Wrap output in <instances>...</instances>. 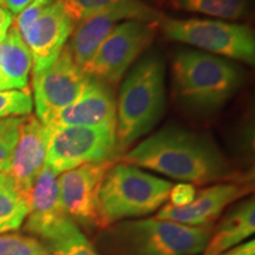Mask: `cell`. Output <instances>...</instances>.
Here are the masks:
<instances>
[{
	"mask_svg": "<svg viewBox=\"0 0 255 255\" xmlns=\"http://www.w3.org/2000/svg\"><path fill=\"white\" fill-rule=\"evenodd\" d=\"M121 162L193 186L231 180L234 174L213 139L176 127L152 133L123 154Z\"/></svg>",
	"mask_w": 255,
	"mask_h": 255,
	"instance_id": "obj_1",
	"label": "cell"
},
{
	"mask_svg": "<svg viewBox=\"0 0 255 255\" xmlns=\"http://www.w3.org/2000/svg\"><path fill=\"white\" fill-rule=\"evenodd\" d=\"M71 222L72 219L66 214L60 201L58 175L44 165L31 189L25 231L46 244Z\"/></svg>",
	"mask_w": 255,
	"mask_h": 255,
	"instance_id": "obj_12",
	"label": "cell"
},
{
	"mask_svg": "<svg viewBox=\"0 0 255 255\" xmlns=\"http://www.w3.org/2000/svg\"><path fill=\"white\" fill-rule=\"evenodd\" d=\"M161 18L162 15L158 11L146 5L142 0H123L111 8L78 21L66 47L75 63L84 71L94 58L102 41L117 25L128 20H141L156 24Z\"/></svg>",
	"mask_w": 255,
	"mask_h": 255,
	"instance_id": "obj_10",
	"label": "cell"
},
{
	"mask_svg": "<svg viewBox=\"0 0 255 255\" xmlns=\"http://www.w3.org/2000/svg\"><path fill=\"white\" fill-rule=\"evenodd\" d=\"M34 1L38 2V4L43 5V6H46V5H50V4H52V2L57 1V0H34Z\"/></svg>",
	"mask_w": 255,
	"mask_h": 255,
	"instance_id": "obj_31",
	"label": "cell"
},
{
	"mask_svg": "<svg viewBox=\"0 0 255 255\" xmlns=\"http://www.w3.org/2000/svg\"><path fill=\"white\" fill-rule=\"evenodd\" d=\"M174 184L141 168L114 163L98 193L101 228L126 219L152 214L167 202Z\"/></svg>",
	"mask_w": 255,
	"mask_h": 255,
	"instance_id": "obj_5",
	"label": "cell"
},
{
	"mask_svg": "<svg viewBox=\"0 0 255 255\" xmlns=\"http://www.w3.org/2000/svg\"><path fill=\"white\" fill-rule=\"evenodd\" d=\"M32 108L33 98L27 90L0 91V120L28 116Z\"/></svg>",
	"mask_w": 255,
	"mask_h": 255,
	"instance_id": "obj_24",
	"label": "cell"
},
{
	"mask_svg": "<svg viewBox=\"0 0 255 255\" xmlns=\"http://www.w3.org/2000/svg\"><path fill=\"white\" fill-rule=\"evenodd\" d=\"M165 69L161 57H144L130 71L116 102V151L121 155L148 133L165 109Z\"/></svg>",
	"mask_w": 255,
	"mask_h": 255,
	"instance_id": "obj_2",
	"label": "cell"
},
{
	"mask_svg": "<svg viewBox=\"0 0 255 255\" xmlns=\"http://www.w3.org/2000/svg\"><path fill=\"white\" fill-rule=\"evenodd\" d=\"M175 2L183 11L227 20L244 18L250 9V0H175Z\"/></svg>",
	"mask_w": 255,
	"mask_h": 255,
	"instance_id": "obj_20",
	"label": "cell"
},
{
	"mask_svg": "<svg viewBox=\"0 0 255 255\" xmlns=\"http://www.w3.org/2000/svg\"><path fill=\"white\" fill-rule=\"evenodd\" d=\"M159 26L169 39L188 44L203 52L253 65L255 36L250 26L209 19H159Z\"/></svg>",
	"mask_w": 255,
	"mask_h": 255,
	"instance_id": "obj_6",
	"label": "cell"
},
{
	"mask_svg": "<svg viewBox=\"0 0 255 255\" xmlns=\"http://www.w3.org/2000/svg\"><path fill=\"white\" fill-rule=\"evenodd\" d=\"M28 201L7 171L0 173V234L18 231L28 214Z\"/></svg>",
	"mask_w": 255,
	"mask_h": 255,
	"instance_id": "obj_19",
	"label": "cell"
},
{
	"mask_svg": "<svg viewBox=\"0 0 255 255\" xmlns=\"http://www.w3.org/2000/svg\"><path fill=\"white\" fill-rule=\"evenodd\" d=\"M32 66L30 50L12 24L0 41V79L7 90H27Z\"/></svg>",
	"mask_w": 255,
	"mask_h": 255,
	"instance_id": "obj_18",
	"label": "cell"
},
{
	"mask_svg": "<svg viewBox=\"0 0 255 255\" xmlns=\"http://www.w3.org/2000/svg\"><path fill=\"white\" fill-rule=\"evenodd\" d=\"M173 75L178 98L200 114H212L222 108L244 83V73L237 64L195 50L177 53Z\"/></svg>",
	"mask_w": 255,
	"mask_h": 255,
	"instance_id": "obj_3",
	"label": "cell"
},
{
	"mask_svg": "<svg viewBox=\"0 0 255 255\" xmlns=\"http://www.w3.org/2000/svg\"><path fill=\"white\" fill-rule=\"evenodd\" d=\"M212 233V225L142 219L119 223L105 238L115 255H199L205 252Z\"/></svg>",
	"mask_w": 255,
	"mask_h": 255,
	"instance_id": "obj_4",
	"label": "cell"
},
{
	"mask_svg": "<svg viewBox=\"0 0 255 255\" xmlns=\"http://www.w3.org/2000/svg\"><path fill=\"white\" fill-rule=\"evenodd\" d=\"M43 8H44L43 5L33 1L32 4L28 5L27 7H25L20 13H18L13 25L18 28L19 33L21 34L23 32L26 31L27 28L30 27L38 18H39L41 12H43Z\"/></svg>",
	"mask_w": 255,
	"mask_h": 255,
	"instance_id": "obj_27",
	"label": "cell"
},
{
	"mask_svg": "<svg viewBox=\"0 0 255 255\" xmlns=\"http://www.w3.org/2000/svg\"><path fill=\"white\" fill-rule=\"evenodd\" d=\"M44 246L49 251V255H100L73 221Z\"/></svg>",
	"mask_w": 255,
	"mask_h": 255,
	"instance_id": "obj_21",
	"label": "cell"
},
{
	"mask_svg": "<svg viewBox=\"0 0 255 255\" xmlns=\"http://www.w3.org/2000/svg\"><path fill=\"white\" fill-rule=\"evenodd\" d=\"M154 37L155 24L123 21L102 41L84 72L108 85L120 82L131 64L148 49Z\"/></svg>",
	"mask_w": 255,
	"mask_h": 255,
	"instance_id": "obj_8",
	"label": "cell"
},
{
	"mask_svg": "<svg viewBox=\"0 0 255 255\" xmlns=\"http://www.w3.org/2000/svg\"><path fill=\"white\" fill-rule=\"evenodd\" d=\"M221 255H255V241L252 239L246 242H241Z\"/></svg>",
	"mask_w": 255,
	"mask_h": 255,
	"instance_id": "obj_29",
	"label": "cell"
},
{
	"mask_svg": "<svg viewBox=\"0 0 255 255\" xmlns=\"http://www.w3.org/2000/svg\"><path fill=\"white\" fill-rule=\"evenodd\" d=\"M34 0H0V7L7 9L9 13L18 14Z\"/></svg>",
	"mask_w": 255,
	"mask_h": 255,
	"instance_id": "obj_28",
	"label": "cell"
},
{
	"mask_svg": "<svg viewBox=\"0 0 255 255\" xmlns=\"http://www.w3.org/2000/svg\"><path fill=\"white\" fill-rule=\"evenodd\" d=\"M76 23L98 12L105 11L123 0H59Z\"/></svg>",
	"mask_w": 255,
	"mask_h": 255,
	"instance_id": "obj_25",
	"label": "cell"
},
{
	"mask_svg": "<svg viewBox=\"0 0 255 255\" xmlns=\"http://www.w3.org/2000/svg\"><path fill=\"white\" fill-rule=\"evenodd\" d=\"M50 132L49 127L30 115L21 124L17 146L6 171L28 196L34 181L45 165Z\"/></svg>",
	"mask_w": 255,
	"mask_h": 255,
	"instance_id": "obj_16",
	"label": "cell"
},
{
	"mask_svg": "<svg viewBox=\"0 0 255 255\" xmlns=\"http://www.w3.org/2000/svg\"><path fill=\"white\" fill-rule=\"evenodd\" d=\"M4 90H7V88H6V85L2 83L1 79H0V91H4Z\"/></svg>",
	"mask_w": 255,
	"mask_h": 255,
	"instance_id": "obj_32",
	"label": "cell"
},
{
	"mask_svg": "<svg viewBox=\"0 0 255 255\" xmlns=\"http://www.w3.org/2000/svg\"><path fill=\"white\" fill-rule=\"evenodd\" d=\"M114 161L89 163L64 171L58 177L59 196L66 214L83 227L101 228L98 193Z\"/></svg>",
	"mask_w": 255,
	"mask_h": 255,
	"instance_id": "obj_11",
	"label": "cell"
},
{
	"mask_svg": "<svg viewBox=\"0 0 255 255\" xmlns=\"http://www.w3.org/2000/svg\"><path fill=\"white\" fill-rule=\"evenodd\" d=\"M50 130L45 165L56 175L119 157L116 133L111 128L59 127Z\"/></svg>",
	"mask_w": 255,
	"mask_h": 255,
	"instance_id": "obj_7",
	"label": "cell"
},
{
	"mask_svg": "<svg viewBox=\"0 0 255 255\" xmlns=\"http://www.w3.org/2000/svg\"><path fill=\"white\" fill-rule=\"evenodd\" d=\"M75 25L76 21L59 0L44 6L39 18L21 33L31 52L33 72L41 71L55 62L68 44Z\"/></svg>",
	"mask_w": 255,
	"mask_h": 255,
	"instance_id": "obj_13",
	"label": "cell"
},
{
	"mask_svg": "<svg viewBox=\"0 0 255 255\" xmlns=\"http://www.w3.org/2000/svg\"><path fill=\"white\" fill-rule=\"evenodd\" d=\"M251 186L242 182H221L196 193L193 202L184 207L165 205L156 219L169 220L187 226H208L215 221L226 207L247 195Z\"/></svg>",
	"mask_w": 255,
	"mask_h": 255,
	"instance_id": "obj_15",
	"label": "cell"
},
{
	"mask_svg": "<svg viewBox=\"0 0 255 255\" xmlns=\"http://www.w3.org/2000/svg\"><path fill=\"white\" fill-rule=\"evenodd\" d=\"M6 36V34H0V41H1L2 39H4V37Z\"/></svg>",
	"mask_w": 255,
	"mask_h": 255,
	"instance_id": "obj_33",
	"label": "cell"
},
{
	"mask_svg": "<svg viewBox=\"0 0 255 255\" xmlns=\"http://www.w3.org/2000/svg\"><path fill=\"white\" fill-rule=\"evenodd\" d=\"M12 24H13V14L9 13L7 9L0 7V34L7 33Z\"/></svg>",
	"mask_w": 255,
	"mask_h": 255,
	"instance_id": "obj_30",
	"label": "cell"
},
{
	"mask_svg": "<svg viewBox=\"0 0 255 255\" xmlns=\"http://www.w3.org/2000/svg\"><path fill=\"white\" fill-rule=\"evenodd\" d=\"M255 232V202L248 199L234 207L213 231L203 255H221L250 239Z\"/></svg>",
	"mask_w": 255,
	"mask_h": 255,
	"instance_id": "obj_17",
	"label": "cell"
},
{
	"mask_svg": "<svg viewBox=\"0 0 255 255\" xmlns=\"http://www.w3.org/2000/svg\"><path fill=\"white\" fill-rule=\"evenodd\" d=\"M59 127L111 128L116 130V98L110 85L89 77L77 100L60 111L49 128Z\"/></svg>",
	"mask_w": 255,
	"mask_h": 255,
	"instance_id": "obj_14",
	"label": "cell"
},
{
	"mask_svg": "<svg viewBox=\"0 0 255 255\" xmlns=\"http://www.w3.org/2000/svg\"><path fill=\"white\" fill-rule=\"evenodd\" d=\"M89 76L79 68L64 46L57 59L41 71L33 72V103L37 119L50 127L63 109L77 100Z\"/></svg>",
	"mask_w": 255,
	"mask_h": 255,
	"instance_id": "obj_9",
	"label": "cell"
},
{
	"mask_svg": "<svg viewBox=\"0 0 255 255\" xmlns=\"http://www.w3.org/2000/svg\"><path fill=\"white\" fill-rule=\"evenodd\" d=\"M0 255H49V251L33 237L0 234Z\"/></svg>",
	"mask_w": 255,
	"mask_h": 255,
	"instance_id": "obj_22",
	"label": "cell"
},
{
	"mask_svg": "<svg viewBox=\"0 0 255 255\" xmlns=\"http://www.w3.org/2000/svg\"><path fill=\"white\" fill-rule=\"evenodd\" d=\"M196 189L193 184L190 183H178L171 188L170 194H169V200L170 205L174 207H184L193 202L195 199Z\"/></svg>",
	"mask_w": 255,
	"mask_h": 255,
	"instance_id": "obj_26",
	"label": "cell"
},
{
	"mask_svg": "<svg viewBox=\"0 0 255 255\" xmlns=\"http://www.w3.org/2000/svg\"><path fill=\"white\" fill-rule=\"evenodd\" d=\"M25 117L26 116L0 120V173L8 169Z\"/></svg>",
	"mask_w": 255,
	"mask_h": 255,
	"instance_id": "obj_23",
	"label": "cell"
}]
</instances>
